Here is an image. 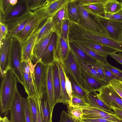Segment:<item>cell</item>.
Returning a JSON list of instances; mask_svg holds the SVG:
<instances>
[{"label": "cell", "mask_w": 122, "mask_h": 122, "mask_svg": "<svg viewBox=\"0 0 122 122\" xmlns=\"http://www.w3.org/2000/svg\"><path fill=\"white\" fill-rule=\"evenodd\" d=\"M115 115L119 119L122 121V109L114 107H111Z\"/></svg>", "instance_id": "cell-54"}, {"label": "cell", "mask_w": 122, "mask_h": 122, "mask_svg": "<svg viewBox=\"0 0 122 122\" xmlns=\"http://www.w3.org/2000/svg\"><path fill=\"white\" fill-rule=\"evenodd\" d=\"M103 17L106 19L111 20L122 22V10L113 14L105 13Z\"/></svg>", "instance_id": "cell-44"}, {"label": "cell", "mask_w": 122, "mask_h": 122, "mask_svg": "<svg viewBox=\"0 0 122 122\" xmlns=\"http://www.w3.org/2000/svg\"><path fill=\"white\" fill-rule=\"evenodd\" d=\"M102 66L115 76L118 80L122 82V71L108 63L107 65L102 64Z\"/></svg>", "instance_id": "cell-42"}, {"label": "cell", "mask_w": 122, "mask_h": 122, "mask_svg": "<svg viewBox=\"0 0 122 122\" xmlns=\"http://www.w3.org/2000/svg\"><path fill=\"white\" fill-rule=\"evenodd\" d=\"M29 11L26 0H18L16 4L5 14H0V22L6 23L21 17Z\"/></svg>", "instance_id": "cell-10"}, {"label": "cell", "mask_w": 122, "mask_h": 122, "mask_svg": "<svg viewBox=\"0 0 122 122\" xmlns=\"http://www.w3.org/2000/svg\"><path fill=\"white\" fill-rule=\"evenodd\" d=\"M46 91L51 115L52 117L54 107L57 103L54 97L51 64L48 65L47 66Z\"/></svg>", "instance_id": "cell-17"}, {"label": "cell", "mask_w": 122, "mask_h": 122, "mask_svg": "<svg viewBox=\"0 0 122 122\" xmlns=\"http://www.w3.org/2000/svg\"><path fill=\"white\" fill-rule=\"evenodd\" d=\"M71 51L74 58H77L87 64L96 63L97 61L88 55L76 44L69 43Z\"/></svg>", "instance_id": "cell-23"}, {"label": "cell", "mask_w": 122, "mask_h": 122, "mask_svg": "<svg viewBox=\"0 0 122 122\" xmlns=\"http://www.w3.org/2000/svg\"><path fill=\"white\" fill-rule=\"evenodd\" d=\"M69 79L71 83L72 94L84 99L89 103L88 96L89 93L80 87L73 80L70 79Z\"/></svg>", "instance_id": "cell-35"}, {"label": "cell", "mask_w": 122, "mask_h": 122, "mask_svg": "<svg viewBox=\"0 0 122 122\" xmlns=\"http://www.w3.org/2000/svg\"><path fill=\"white\" fill-rule=\"evenodd\" d=\"M54 32H51L46 35L35 44L33 50L32 61L36 62L41 59L50 37Z\"/></svg>", "instance_id": "cell-22"}, {"label": "cell", "mask_w": 122, "mask_h": 122, "mask_svg": "<svg viewBox=\"0 0 122 122\" xmlns=\"http://www.w3.org/2000/svg\"><path fill=\"white\" fill-rule=\"evenodd\" d=\"M21 62L24 80L23 86L25 92L28 96L37 98L34 81V65L30 60L27 61H22Z\"/></svg>", "instance_id": "cell-5"}, {"label": "cell", "mask_w": 122, "mask_h": 122, "mask_svg": "<svg viewBox=\"0 0 122 122\" xmlns=\"http://www.w3.org/2000/svg\"><path fill=\"white\" fill-rule=\"evenodd\" d=\"M56 34V40L54 50L55 61L63 64L70 51V43L67 42L59 33Z\"/></svg>", "instance_id": "cell-14"}, {"label": "cell", "mask_w": 122, "mask_h": 122, "mask_svg": "<svg viewBox=\"0 0 122 122\" xmlns=\"http://www.w3.org/2000/svg\"><path fill=\"white\" fill-rule=\"evenodd\" d=\"M74 58L81 71L87 75L103 81L104 78L99 74L95 69L84 61L77 58Z\"/></svg>", "instance_id": "cell-29"}, {"label": "cell", "mask_w": 122, "mask_h": 122, "mask_svg": "<svg viewBox=\"0 0 122 122\" xmlns=\"http://www.w3.org/2000/svg\"><path fill=\"white\" fill-rule=\"evenodd\" d=\"M12 6L10 4V0H0V14H5Z\"/></svg>", "instance_id": "cell-46"}, {"label": "cell", "mask_w": 122, "mask_h": 122, "mask_svg": "<svg viewBox=\"0 0 122 122\" xmlns=\"http://www.w3.org/2000/svg\"><path fill=\"white\" fill-rule=\"evenodd\" d=\"M82 6L90 15L104 16L105 13L104 4L102 3H95Z\"/></svg>", "instance_id": "cell-34"}, {"label": "cell", "mask_w": 122, "mask_h": 122, "mask_svg": "<svg viewBox=\"0 0 122 122\" xmlns=\"http://www.w3.org/2000/svg\"><path fill=\"white\" fill-rule=\"evenodd\" d=\"M27 98L33 122H36L38 115L37 98L29 96Z\"/></svg>", "instance_id": "cell-37"}, {"label": "cell", "mask_w": 122, "mask_h": 122, "mask_svg": "<svg viewBox=\"0 0 122 122\" xmlns=\"http://www.w3.org/2000/svg\"><path fill=\"white\" fill-rule=\"evenodd\" d=\"M37 100L38 115L36 122H43L40 107V99L37 98Z\"/></svg>", "instance_id": "cell-53"}, {"label": "cell", "mask_w": 122, "mask_h": 122, "mask_svg": "<svg viewBox=\"0 0 122 122\" xmlns=\"http://www.w3.org/2000/svg\"></svg>", "instance_id": "cell-60"}, {"label": "cell", "mask_w": 122, "mask_h": 122, "mask_svg": "<svg viewBox=\"0 0 122 122\" xmlns=\"http://www.w3.org/2000/svg\"><path fill=\"white\" fill-rule=\"evenodd\" d=\"M68 104L72 106L81 107L91 106L84 100L73 94L71 101Z\"/></svg>", "instance_id": "cell-39"}, {"label": "cell", "mask_w": 122, "mask_h": 122, "mask_svg": "<svg viewBox=\"0 0 122 122\" xmlns=\"http://www.w3.org/2000/svg\"><path fill=\"white\" fill-rule=\"evenodd\" d=\"M67 19L68 20L67 5L58 11L53 16L54 32L59 33L61 25Z\"/></svg>", "instance_id": "cell-27"}, {"label": "cell", "mask_w": 122, "mask_h": 122, "mask_svg": "<svg viewBox=\"0 0 122 122\" xmlns=\"http://www.w3.org/2000/svg\"><path fill=\"white\" fill-rule=\"evenodd\" d=\"M62 64L64 71L69 78L73 80L82 88L86 90L80 68L71 51Z\"/></svg>", "instance_id": "cell-7"}, {"label": "cell", "mask_w": 122, "mask_h": 122, "mask_svg": "<svg viewBox=\"0 0 122 122\" xmlns=\"http://www.w3.org/2000/svg\"><path fill=\"white\" fill-rule=\"evenodd\" d=\"M109 84L122 99V82L116 79L110 81Z\"/></svg>", "instance_id": "cell-41"}, {"label": "cell", "mask_w": 122, "mask_h": 122, "mask_svg": "<svg viewBox=\"0 0 122 122\" xmlns=\"http://www.w3.org/2000/svg\"><path fill=\"white\" fill-rule=\"evenodd\" d=\"M10 122H26L25 112L22 97L17 89L10 109Z\"/></svg>", "instance_id": "cell-11"}, {"label": "cell", "mask_w": 122, "mask_h": 122, "mask_svg": "<svg viewBox=\"0 0 122 122\" xmlns=\"http://www.w3.org/2000/svg\"><path fill=\"white\" fill-rule=\"evenodd\" d=\"M56 40V34L54 32L41 59V61L46 65L51 64L55 61L54 56V50Z\"/></svg>", "instance_id": "cell-21"}, {"label": "cell", "mask_w": 122, "mask_h": 122, "mask_svg": "<svg viewBox=\"0 0 122 122\" xmlns=\"http://www.w3.org/2000/svg\"><path fill=\"white\" fill-rule=\"evenodd\" d=\"M0 43L3 39H4L8 36V28L5 23L0 22Z\"/></svg>", "instance_id": "cell-48"}, {"label": "cell", "mask_w": 122, "mask_h": 122, "mask_svg": "<svg viewBox=\"0 0 122 122\" xmlns=\"http://www.w3.org/2000/svg\"><path fill=\"white\" fill-rule=\"evenodd\" d=\"M9 68L15 75L17 81L23 85L21 42L16 36L10 37Z\"/></svg>", "instance_id": "cell-2"}, {"label": "cell", "mask_w": 122, "mask_h": 122, "mask_svg": "<svg viewBox=\"0 0 122 122\" xmlns=\"http://www.w3.org/2000/svg\"><path fill=\"white\" fill-rule=\"evenodd\" d=\"M80 71L85 89L89 93L98 92L103 86L107 85L103 81L87 75Z\"/></svg>", "instance_id": "cell-19"}, {"label": "cell", "mask_w": 122, "mask_h": 122, "mask_svg": "<svg viewBox=\"0 0 122 122\" xmlns=\"http://www.w3.org/2000/svg\"><path fill=\"white\" fill-rule=\"evenodd\" d=\"M40 25L37 17L34 15L23 29L16 37L21 42H23L31 36L36 28L39 26Z\"/></svg>", "instance_id": "cell-20"}, {"label": "cell", "mask_w": 122, "mask_h": 122, "mask_svg": "<svg viewBox=\"0 0 122 122\" xmlns=\"http://www.w3.org/2000/svg\"><path fill=\"white\" fill-rule=\"evenodd\" d=\"M105 77L103 81L106 85H108L109 82L112 80L118 78L110 71L104 67L102 65Z\"/></svg>", "instance_id": "cell-45"}, {"label": "cell", "mask_w": 122, "mask_h": 122, "mask_svg": "<svg viewBox=\"0 0 122 122\" xmlns=\"http://www.w3.org/2000/svg\"><path fill=\"white\" fill-rule=\"evenodd\" d=\"M64 72L65 78L66 90L70 99V102L72 98V86L71 82L69 77L66 74L64 69Z\"/></svg>", "instance_id": "cell-47"}, {"label": "cell", "mask_w": 122, "mask_h": 122, "mask_svg": "<svg viewBox=\"0 0 122 122\" xmlns=\"http://www.w3.org/2000/svg\"><path fill=\"white\" fill-rule=\"evenodd\" d=\"M51 65L55 98L57 103H62L63 102L58 62L55 61Z\"/></svg>", "instance_id": "cell-18"}, {"label": "cell", "mask_w": 122, "mask_h": 122, "mask_svg": "<svg viewBox=\"0 0 122 122\" xmlns=\"http://www.w3.org/2000/svg\"><path fill=\"white\" fill-rule=\"evenodd\" d=\"M58 62L61 79V92L63 102L62 103L64 104L67 105L69 103L70 99L66 90L64 69L62 63L60 62Z\"/></svg>", "instance_id": "cell-31"}, {"label": "cell", "mask_w": 122, "mask_h": 122, "mask_svg": "<svg viewBox=\"0 0 122 122\" xmlns=\"http://www.w3.org/2000/svg\"><path fill=\"white\" fill-rule=\"evenodd\" d=\"M110 56L120 63L122 64V53L120 52L117 54L116 53L110 55Z\"/></svg>", "instance_id": "cell-55"}, {"label": "cell", "mask_w": 122, "mask_h": 122, "mask_svg": "<svg viewBox=\"0 0 122 122\" xmlns=\"http://www.w3.org/2000/svg\"><path fill=\"white\" fill-rule=\"evenodd\" d=\"M96 92L89 93V103L92 107L104 111L110 114H114V112L111 108L107 106L101 100L97 95Z\"/></svg>", "instance_id": "cell-26"}, {"label": "cell", "mask_w": 122, "mask_h": 122, "mask_svg": "<svg viewBox=\"0 0 122 122\" xmlns=\"http://www.w3.org/2000/svg\"><path fill=\"white\" fill-rule=\"evenodd\" d=\"M18 0H10V5L12 6L15 5L17 3Z\"/></svg>", "instance_id": "cell-57"}, {"label": "cell", "mask_w": 122, "mask_h": 122, "mask_svg": "<svg viewBox=\"0 0 122 122\" xmlns=\"http://www.w3.org/2000/svg\"><path fill=\"white\" fill-rule=\"evenodd\" d=\"M67 105L68 113L75 122H80L82 118L83 112L81 107Z\"/></svg>", "instance_id": "cell-36"}, {"label": "cell", "mask_w": 122, "mask_h": 122, "mask_svg": "<svg viewBox=\"0 0 122 122\" xmlns=\"http://www.w3.org/2000/svg\"><path fill=\"white\" fill-rule=\"evenodd\" d=\"M98 92V97L107 106L122 109V99L109 84L103 86Z\"/></svg>", "instance_id": "cell-9"}, {"label": "cell", "mask_w": 122, "mask_h": 122, "mask_svg": "<svg viewBox=\"0 0 122 122\" xmlns=\"http://www.w3.org/2000/svg\"><path fill=\"white\" fill-rule=\"evenodd\" d=\"M69 27L70 21L68 19H67L61 25L59 33L61 36L67 42L69 43Z\"/></svg>", "instance_id": "cell-40"}, {"label": "cell", "mask_w": 122, "mask_h": 122, "mask_svg": "<svg viewBox=\"0 0 122 122\" xmlns=\"http://www.w3.org/2000/svg\"><path fill=\"white\" fill-rule=\"evenodd\" d=\"M68 19L70 22L77 24L82 20L81 16L77 6L75 0H70L67 5Z\"/></svg>", "instance_id": "cell-24"}, {"label": "cell", "mask_w": 122, "mask_h": 122, "mask_svg": "<svg viewBox=\"0 0 122 122\" xmlns=\"http://www.w3.org/2000/svg\"><path fill=\"white\" fill-rule=\"evenodd\" d=\"M60 122H75L69 115L65 111H62Z\"/></svg>", "instance_id": "cell-51"}, {"label": "cell", "mask_w": 122, "mask_h": 122, "mask_svg": "<svg viewBox=\"0 0 122 122\" xmlns=\"http://www.w3.org/2000/svg\"><path fill=\"white\" fill-rule=\"evenodd\" d=\"M30 11L35 10L48 5L49 0H26Z\"/></svg>", "instance_id": "cell-38"}, {"label": "cell", "mask_w": 122, "mask_h": 122, "mask_svg": "<svg viewBox=\"0 0 122 122\" xmlns=\"http://www.w3.org/2000/svg\"><path fill=\"white\" fill-rule=\"evenodd\" d=\"M80 122H113L102 119H82Z\"/></svg>", "instance_id": "cell-52"}, {"label": "cell", "mask_w": 122, "mask_h": 122, "mask_svg": "<svg viewBox=\"0 0 122 122\" xmlns=\"http://www.w3.org/2000/svg\"><path fill=\"white\" fill-rule=\"evenodd\" d=\"M121 41L122 42V37L121 40Z\"/></svg>", "instance_id": "cell-58"}, {"label": "cell", "mask_w": 122, "mask_h": 122, "mask_svg": "<svg viewBox=\"0 0 122 122\" xmlns=\"http://www.w3.org/2000/svg\"><path fill=\"white\" fill-rule=\"evenodd\" d=\"M40 105L43 122H52L46 92L40 98Z\"/></svg>", "instance_id": "cell-28"}, {"label": "cell", "mask_w": 122, "mask_h": 122, "mask_svg": "<svg viewBox=\"0 0 122 122\" xmlns=\"http://www.w3.org/2000/svg\"><path fill=\"white\" fill-rule=\"evenodd\" d=\"M106 0H76L78 3L82 6L87 5L96 3L104 4Z\"/></svg>", "instance_id": "cell-50"}, {"label": "cell", "mask_w": 122, "mask_h": 122, "mask_svg": "<svg viewBox=\"0 0 122 122\" xmlns=\"http://www.w3.org/2000/svg\"><path fill=\"white\" fill-rule=\"evenodd\" d=\"M70 0H49L47 5L33 11L40 24L48 18L53 16L58 11L66 6Z\"/></svg>", "instance_id": "cell-4"}, {"label": "cell", "mask_w": 122, "mask_h": 122, "mask_svg": "<svg viewBox=\"0 0 122 122\" xmlns=\"http://www.w3.org/2000/svg\"><path fill=\"white\" fill-rule=\"evenodd\" d=\"M76 2L77 8L82 18L80 22L87 29L92 31L100 35L107 36L106 30L96 18L92 15L93 17H91L89 13L82 6Z\"/></svg>", "instance_id": "cell-6"}, {"label": "cell", "mask_w": 122, "mask_h": 122, "mask_svg": "<svg viewBox=\"0 0 122 122\" xmlns=\"http://www.w3.org/2000/svg\"><path fill=\"white\" fill-rule=\"evenodd\" d=\"M39 28V27L37 28L30 36L21 42V61L29 60L32 61L33 50L36 42Z\"/></svg>", "instance_id": "cell-16"}, {"label": "cell", "mask_w": 122, "mask_h": 122, "mask_svg": "<svg viewBox=\"0 0 122 122\" xmlns=\"http://www.w3.org/2000/svg\"><path fill=\"white\" fill-rule=\"evenodd\" d=\"M0 122H10V120L6 116L2 117L0 116Z\"/></svg>", "instance_id": "cell-56"}, {"label": "cell", "mask_w": 122, "mask_h": 122, "mask_svg": "<svg viewBox=\"0 0 122 122\" xmlns=\"http://www.w3.org/2000/svg\"><path fill=\"white\" fill-rule=\"evenodd\" d=\"M22 101L25 112L26 122H33L27 99L22 97Z\"/></svg>", "instance_id": "cell-43"}, {"label": "cell", "mask_w": 122, "mask_h": 122, "mask_svg": "<svg viewBox=\"0 0 122 122\" xmlns=\"http://www.w3.org/2000/svg\"><path fill=\"white\" fill-rule=\"evenodd\" d=\"M34 15L33 12L29 11L21 17L6 23L8 28V36H16Z\"/></svg>", "instance_id": "cell-13"}, {"label": "cell", "mask_w": 122, "mask_h": 122, "mask_svg": "<svg viewBox=\"0 0 122 122\" xmlns=\"http://www.w3.org/2000/svg\"><path fill=\"white\" fill-rule=\"evenodd\" d=\"M92 15L103 26L107 32V37L115 41H121L122 22L107 19L100 15Z\"/></svg>", "instance_id": "cell-8"}, {"label": "cell", "mask_w": 122, "mask_h": 122, "mask_svg": "<svg viewBox=\"0 0 122 122\" xmlns=\"http://www.w3.org/2000/svg\"><path fill=\"white\" fill-rule=\"evenodd\" d=\"M121 1L122 2V0H121Z\"/></svg>", "instance_id": "cell-59"}, {"label": "cell", "mask_w": 122, "mask_h": 122, "mask_svg": "<svg viewBox=\"0 0 122 122\" xmlns=\"http://www.w3.org/2000/svg\"><path fill=\"white\" fill-rule=\"evenodd\" d=\"M82 119H102L113 122H122L115 114H112L100 109L91 106L81 107Z\"/></svg>", "instance_id": "cell-12"}, {"label": "cell", "mask_w": 122, "mask_h": 122, "mask_svg": "<svg viewBox=\"0 0 122 122\" xmlns=\"http://www.w3.org/2000/svg\"><path fill=\"white\" fill-rule=\"evenodd\" d=\"M87 64L95 69L99 74L104 78L105 76L102 64L97 61L95 63Z\"/></svg>", "instance_id": "cell-49"}, {"label": "cell", "mask_w": 122, "mask_h": 122, "mask_svg": "<svg viewBox=\"0 0 122 122\" xmlns=\"http://www.w3.org/2000/svg\"><path fill=\"white\" fill-rule=\"evenodd\" d=\"M52 19L53 16L48 18L41 27H39L36 44L50 33L52 31L54 32V26Z\"/></svg>", "instance_id": "cell-30"}, {"label": "cell", "mask_w": 122, "mask_h": 122, "mask_svg": "<svg viewBox=\"0 0 122 122\" xmlns=\"http://www.w3.org/2000/svg\"><path fill=\"white\" fill-rule=\"evenodd\" d=\"M80 44L85 46L103 56H107L117 52H119V51L117 50L100 44L87 43Z\"/></svg>", "instance_id": "cell-25"}, {"label": "cell", "mask_w": 122, "mask_h": 122, "mask_svg": "<svg viewBox=\"0 0 122 122\" xmlns=\"http://www.w3.org/2000/svg\"><path fill=\"white\" fill-rule=\"evenodd\" d=\"M47 66L43 63L41 60L34 65V81L37 98H41L46 92Z\"/></svg>", "instance_id": "cell-3"}, {"label": "cell", "mask_w": 122, "mask_h": 122, "mask_svg": "<svg viewBox=\"0 0 122 122\" xmlns=\"http://www.w3.org/2000/svg\"><path fill=\"white\" fill-rule=\"evenodd\" d=\"M75 43L88 55L97 61L104 65H107L108 63L107 60V56H102L82 45Z\"/></svg>", "instance_id": "cell-32"}, {"label": "cell", "mask_w": 122, "mask_h": 122, "mask_svg": "<svg viewBox=\"0 0 122 122\" xmlns=\"http://www.w3.org/2000/svg\"><path fill=\"white\" fill-rule=\"evenodd\" d=\"M10 37L8 36L0 43V77L4 76L10 69Z\"/></svg>", "instance_id": "cell-15"}, {"label": "cell", "mask_w": 122, "mask_h": 122, "mask_svg": "<svg viewBox=\"0 0 122 122\" xmlns=\"http://www.w3.org/2000/svg\"><path fill=\"white\" fill-rule=\"evenodd\" d=\"M104 6L105 13L113 14L122 10V2L116 0H106Z\"/></svg>", "instance_id": "cell-33"}, {"label": "cell", "mask_w": 122, "mask_h": 122, "mask_svg": "<svg viewBox=\"0 0 122 122\" xmlns=\"http://www.w3.org/2000/svg\"><path fill=\"white\" fill-rule=\"evenodd\" d=\"M0 92V111L2 114L10 110L17 89V79L11 70L9 69L2 78Z\"/></svg>", "instance_id": "cell-1"}]
</instances>
